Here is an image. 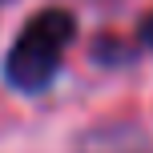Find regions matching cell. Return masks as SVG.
I'll list each match as a JSON object with an SVG mask.
<instances>
[{"mask_svg": "<svg viewBox=\"0 0 153 153\" xmlns=\"http://www.w3.org/2000/svg\"><path fill=\"white\" fill-rule=\"evenodd\" d=\"M73 36H76L73 12H65V8H45V12H36L28 24H24V32L16 36V45L8 48V61H4L8 85L20 89V93L48 89V81L61 73L65 48L73 45Z\"/></svg>", "mask_w": 153, "mask_h": 153, "instance_id": "cell-1", "label": "cell"}, {"mask_svg": "<svg viewBox=\"0 0 153 153\" xmlns=\"http://www.w3.org/2000/svg\"><path fill=\"white\" fill-rule=\"evenodd\" d=\"M141 40L153 48V16H145V24H141Z\"/></svg>", "mask_w": 153, "mask_h": 153, "instance_id": "cell-2", "label": "cell"}]
</instances>
